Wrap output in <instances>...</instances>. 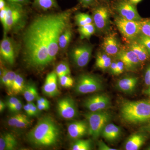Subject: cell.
<instances>
[{"instance_id":"6da1fadb","label":"cell","mask_w":150,"mask_h":150,"mask_svg":"<svg viewBox=\"0 0 150 150\" xmlns=\"http://www.w3.org/2000/svg\"><path fill=\"white\" fill-rule=\"evenodd\" d=\"M54 14L35 18L24 33L23 42L25 61L32 68L43 69L50 64L48 50Z\"/></svg>"},{"instance_id":"7a4b0ae2","label":"cell","mask_w":150,"mask_h":150,"mask_svg":"<svg viewBox=\"0 0 150 150\" xmlns=\"http://www.w3.org/2000/svg\"><path fill=\"white\" fill-rule=\"evenodd\" d=\"M61 137V129L55 120L48 115L39 119L27 135L29 143L37 147L54 146L58 144Z\"/></svg>"},{"instance_id":"3957f363","label":"cell","mask_w":150,"mask_h":150,"mask_svg":"<svg viewBox=\"0 0 150 150\" xmlns=\"http://www.w3.org/2000/svg\"><path fill=\"white\" fill-rule=\"evenodd\" d=\"M120 113L123 120L128 123L150 121V100L125 101L121 105Z\"/></svg>"},{"instance_id":"277c9868","label":"cell","mask_w":150,"mask_h":150,"mask_svg":"<svg viewBox=\"0 0 150 150\" xmlns=\"http://www.w3.org/2000/svg\"><path fill=\"white\" fill-rule=\"evenodd\" d=\"M71 14L70 11L54 13L50 29V43L48 46L50 64L54 61L58 54L59 48V37L65 30L69 27Z\"/></svg>"},{"instance_id":"5b68a950","label":"cell","mask_w":150,"mask_h":150,"mask_svg":"<svg viewBox=\"0 0 150 150\" xmlns=\"http://www.w3.org/2000/svg\"><path fill=\"white\" fill-rule=\"evenodd\" d=\"M6 7V18L3 26L4 34L23 27L26 19V15L22 5L7 2Z\"/></svg>"},{"instance_id":"8992f818","label":"cell","mask_w":150,"mask_h":150,"mask_svg":"<svg viewBox=\"0 0 150 150\" xmlns=\"http://www.w3.org/2000/svg\"><path fill=\"white\" fill-rule=\"evenodd\" d=\"M88 125V134L94 139H97L101 135L105 126L109 123L112 115L105 110L91 112L84 114Z\"/></svg>"},{"instance_id":"52a82bcc","label":"cell","mask_w":150,"mask_h":150,"mask_svg":"<svg viewBox=\"0 0 150 150\" xmlns=\"http://www.w3.org/2000/svg\"><path fill=\"white\" fill-rule=\"evenodd\" d=\"M103 85L102 81L95 75L83 74L77 80L74 90L79 94L93 93L102 90Z\"/></svg>"},{"instance_id":"ba28073f","label":"cell","mask_w":150,"mask_h":150,"mask_svg":"<svg viewBox=\"0 0 150 150\" xmlns=\"http://www.w3.org/2000/svg\"><path fill=\"white\" fill-rule=\"evenodd\" d=\"M114 23L123 37L129 40H136L141 34L139 21L129 20L117 16L115 17Z\"/></svg>"},{"instance_id":"9c48e42d","label":"cell","mask_w":150,"mask_h":150,"mask_svg":"<svg viewBox=\"0 0 150 150\" xmlns=\"http://www.w3.org/2000/svg\"><path fill=\"white\" fill-rule=\"evenodd\" d=\"M112 7L119 16L129 20L140 21L142 19L140 16L136 6L129 0H115Z\"/></svg>"},{"instance_id":"30bf717a","label":"cell","mask_w":150,"mask_h":150,"mask_svg":"<svg viewBox=\"0 0 150 150\" xmlns=\"http://www.w3.org/2000/svg\"><path fill=\"white\" fill-rule=\"evenodd\" d=\"M110 12L106 6H97L93 11V23L98 31L103 32L110 24Z\"/></svg>"},{"instance_id":"8fae6325","label":"cell","mask_w":150,"mask_h":150,"mask_svg":"<svg viewBox=\"0 0 150 150\" xmlns=\"http://www.w3.org/2000/svg\"><path fill=\"white\" fill-rule=\"evenodd\" d=\"M92 51V46L88 44L77 46L71 51V58L77 67L83 68L86 67L89 62Z\"/></svg>"},{"instance_id":"7c38bea8","label":"cell","mask_w":150,"mask_h":150,"mask_svg":"<svg viewBox=\"0 0 150 150\" xmlns=\"http://www.w3.org/2000/svg\"><path fill=\"white\" fill-rule=\"evenodd\" d=\"M83 105L89 111H100L110 107L111 100L109 97L105 94H97L87 98Z\"/></svg>"},{"instance_id":"4fadbf2b","label":"cell","mask_w":150,"mask_h":150,"mask_svg":"<svg viewBox=\"0 0 150 150\" xmlns=\"http://www.w3.org/2000/svg\"><path fill=\"white\" fill-rule=\"evenodd\" d=\"M57 110L58 114L62 118L68 120L76 118L78 114L76 103L69 97H65L58 100Z\"/></svg>"},{"instance_id":"5bb4252c","label":"cell","mask_w":150,"mask_h":150,"mask_svg":"<svg viewBox=\"0 0 150 150\" xmlns=\"http://www.w3.org/2000/svg\"><path fill=\"white\" fill-rule=\"evenodd\" d=\"M115 57L117 60L123 62L125 69L129 71H136L141 63L137 55L129 49L128 50L121 49Z\"/></svg>"},{"instance_id":"9a60e30c","label":"cell","mask_w":150,"mask_h":150,"mask_svg":"<svg viewBox=\"0 0 150 150\" xmlns=\"http://www.w3.org/2000/svg\"><path fill=\"white\" fill-rule=\"evenodd\" d=\"M0 54L8 64L13 65L15 59V46L12 40L4 34L0 45Z\"/></svg>"},{"instance_id":"2e32d148","label":"cell","mask_w":150,"mask_h":150,"mask_svg":"<svg viewBox=\"0 0 150 150\" xmlns=\"http://www.w3.org/2000/svg\"><path fill=\"white\" fill-rule=\"evenodd\" d=\"M88 125L86 120L74 121L67 127L68 136L74 140L81 139L88 134Z\"/></svg>"},{"instance_id":"e0dca14e","label":"cell","mask_w":150,"mask_h":150,"mask_svg":"<svg viewBox=\"0 0 150 150\" xmlns=\"http://www.w3.org/2000/svg\"><path fill=\"white\" fill-rule=\"evenodd\" d=\"M58 78L55 72H52L47 75L42 87V91L46 96L54 97L59 95L60 91L57 86Z\"/></svg>"},{"instance_id":"ac0fdd59","label":"cell","mask_w":150,"mask_h":150,"mask_svg":"<svg viewBox=\"0 0 150 150\" xmlns=\"http://www.w3.org/2000/svg\"><path fill=\"white\" fill-rule=\"evenodd\" d=\"M102 46L104 52L110 56H116L121 50L119 41L112 34L104 38Z\"/></svg>"},{"instance_id":"d6986e66","label":"cell","mask_w":150,"mask_h":150,"mask_svg":"<svg viewBox=\"0 0 150 150\" xmlns=\"http://www.w3.org/2000/svg\"><path fill=\"white\" fill-rule=\"evenodd\" d=\"M121 134V129L119 126L108 123L103 128L101 135L107 142H113L118 139Z\"/></svg>"},{"instance_id":"ffe728a7","label":"cell","mask_w":150,"mask_h":150,"mask_svg":"<svg viewBox=\"0 0 150 150\" xmlns=\"http://www.w3.org/2000/svg\"><path fill=\"white\" fill-rule=\"evenodd\" d=\"M138 81V78L136 77H126L117 82V87L119 90L125 93H132L136 88Z\"/></svg>"},{"instance_id":"44dd1931","label":"cell","mask_w":150,"mask_h":150,"mask_svg":"<svg viewBox=\"0 0 150 150\" xmlns=\"http://www.w3.org/2000/svg\"><path fill=\"white\" fill-rule=\"evenodd\" d=\"M146 137L143 134H135L126 140L124 147L126 150H138L144 144Z\"/></svg>"},{"instance_id":"7402d4cb","label":"cell","mask_w":150,"mask_h":150,"mask_svg":"<svg viewBox=\"0 0 150 150\" xmlns=\"http://www.w3.org/2000/svg\"><path fill=\"white\" fill-rule=\"evenodd\" d=\"M129 49L137 55L141 63L147 60L149 56L146 49L137 40H132L129 45Z\"/></svg>"},{"instance_id":"603a6c76","label":"cell","mask_w":150,"mask_h":150,"mask_svg":"<svg viewBox=\"0 0 150 150\" xmlns=\"http://www.w3.org/2000/svg\"><path fill=\"white\" fill-rule=\"evenodd\" d=\"M25 86V82L23 76L17 74L12 85L8 91V93L10 95H17L22 93Z\"/></svg>"},{"instance_id":"cb8c5ba5","label":"cell","mask_w":150,"mask_h":150,"mask_svg":"<svg viewBox=\"0 0 150 150\" xmlns=\"http://www.w3.org/2000/svg\"><path fill=\"white\" fill-rule=\"evenodd\" d=\"M22 93L25 99L28 102H33L38 96L37 88L35 84L32 82L25 84Z\"/></svg>"},{"instance_id":"d4e9b609","label":"cell","mask_w":150,"mask_h":150,"mask_svg":"<svg viewBox=\"0 0 150 150\" xmlns=\"http://www.w3.org/2000/svg\"><path fill=\"white\" fill-rule=\"evenodd\" d=\"M110 56L104 53H99L97 55L96 66L100 69L106 70L109 69L112 63Z\"/></svg>"},{"instance_id":"484cf974","label":"cell","mask_w":150,"mask_h":150,"mask_svg":"<svg viewBox=\"0 0 150 150\" xmlns=\"http://www.w3.org/2000/svg\"><path fill=\"white\" fill-rule=\"evenodd\" d=\"M96 29L94 23H92L79 26L78 31L80 35L81 39H83L90 38L95 33Z\"/></svg>"},{"instance_id":"4316f807","label":"cell","mask_w":150,"mask_h":150,"mask_svg":"<svg viewBox=\"0 0 150 150\" xmlns=\"http://www.w3.org/2000/svg\"><path fill=\"white\" fill-rule=\"evenodd\" d=\"M72 33V31L69 27L65 30L59 37V48L65 49L68 47L71 39Z\"/></svg>"},{"instance_id":"83f0119b","label":"cell","mask_w":150,"mask_h":150,"mask_svg":"<svg viewBox=\"0 0 150 150\" xmlns=\"http://www.w3.org/2000/svg\"><path fill=\"white\" fill-rule=\"evenodd\" d=\"M92 149V143L90 140L79 139L75 140L71 147L72 150H90Z\"/></svg>"},{"instance_id":"f1b7e54d","label":"cell","mask_w":150,"mask_h":150,"mask_svg":"<svg viewBox=\"0 0 150 150\" xmlns=\"http://www.w3.org/2000/svg\"><path fill=\"white\" fill-rule=\"evenodd\" d=\"M75 18L76 23L79 27L93 23L92 17L87 13H80L76 15Z\"/></svg>"},{"instance_id":"f546056e","label":"cell","mask_w":150,"mask_h":150,"mask_svg":"<svg viewBox=\"0 0 150 150\" xmlns=\"http://www.w3.org/2000/svg\"><path fill=\"white\" fill-rule=\"evenodd\" d=\"M34 2L38 8L43 10H47L57 6L56 0H34Z\"/></svg>"},{"instance_id":"4dcf8cb0","label":"cell","mask_w":150,"mask_h":150,"mask_svg":"<svg viewBox=\"0 0 150 150\" xmlns=\"http://www.w3.org/2000/svg\"><path fill=\"white\" fill-rule=\"evenodd\" d=\"M55 73H56L58 77L62 76L70 75L71 70L69 65L67 63L62 62L57 65L56 67Z\"/></svg>"},{"instance_id":"1f68e13d","label":"cell","mask_w":150,"mask_h":150,"mask_svg":"<svg viewBox=\"0 0 150 150\" xmlns=\"http://www.w3.org/2000/svg\"><path fill=\"white\" fill-rule=\"evenodd\" d=\"M4 134L7 142L6 150L15 149L18 145L17 141L15 137L10 133H5Z\"/></svg>"},{"instance_id":"d6a6232c","label":"cell","mask_w":150,"mask_h":150,"mask_svg":"<svg viewBox=\"0 0 150 150\" xmlns=\"http://www.w3.org/2000/svg\"><path fill=\"white\" fill-rule=\"evenodd\" d=\"M141 33L150 37V19H142L139 21Z\"/></svg>"},{"instance_id":"836d02e7","label":"cell","mask_w":150,"mask_h":150,"mask_svg":"<svg viewBox=\"0 0 150 150\" xmlns=\"http://www.w3.org/2000/svg\"><path fill=\"white\" fill-rule=\"evenodd\" d=\"M59 84L64 88H70L72 86L74 83V81L69 75L62 76L58 77Z\"/></svg>"},{"instance_id":"e575fe53","label":"cell","mask_w":150,"mask_h":150,"mask_svg":"<svg viewBox=\"0 0 150 150\" xmlns=\"http://www.w3.org/2000/svg\"><path fill=\"white\" fill-rule=\"evenodd\" d=\"M28 115L21 113H18L15 115L11 116L8 118L7 121V123L9 126L11 127H15L16 125L19 121H21L27 117Z\"/></svg>"},{"instance_id":"d590c367","label":"cell","mask_w":150,"mask_h":150,"mask_svg":"<svg viewBox=\"0 0 150 150\" xmlns=\"http://www.w3.org/2000/svg\"><path fill=\"white\" fill-rule=\"evenodd\" d=\"M136 40L144 45L150 56V37L141 33Z\"/></svg>"},{"instance_id":"8d00e7d4","label":"cell","mask_w":150,"mask_h":150,"mask_svg":"<svg viewBox=\"0 0 150 150\" xmlns=\"http://www.w3.org/2000/svg\"><path fill=\"white\" fill-rule=\"evenodd\" d=\"M3 70L7 79L8 83L7 89L8 91L12 85L17 74L13 71H10V70H6L5 69H4Z\"/></svg>"},{"instance_id":"74e56055","label":"cell","mask_w":150,"mask_h":150,"mask_svg":"<svg viewBox=\"0 0 150 150\" xmlns=\"http://www.w3.org/2000/svg\"><path fill=\"white\" fill-rule=\"evenodd\" d=\"M20 101H21V100L18 98L14 97H11L7 99L5 103L6 107L9 109L18 103Z\"/></svg>"},{"instance_id":"f35d334b","label":"cell","mask_w":150,"mask_h":150,"mask_svg":"<svg viewBox=\"0 0 150 150\" xmlns=\"http://www.w3.org/2000/svg\"><path fill=\"white\" fill-rule=\"evenodd\" d=\"M31 110L32 117H35L39 115L40 110L38 108L37 105H35L33 102H28Z\"/></svg>"},{"instance_id":"ab89813d","label":"cell","mask_w":150,"mask_h":150,"mask_svg":"<svg viewBox=\"0 0 150 150\" xmlns=\"http://www.w3.org/2000/svg\"><path fill=\"white\" fill-rule=\"evenodd\" d=\"M117 62V70H116V75L121 74L124 71L125 69V65L122 61L118 60Z\"/></svg>"},{"instance_id":"60d3db41","label":"cell","mask_w":150,"mask_h":150,"mask_svg":"<svg viewBox=\"0 0 150 150\" xmlns=\"http://www.w3.org/2000/svg\"><path fill=\"white\" fill-rule=\"evenodd\" d=\"M7 6V5H6ZM0 10V20L3 26L5 23L7 16V7Z\"/></svg>"},{"instance_id":"b9f144b4","label":"cell","mask_w":150,"mask_h":150,"mask_svg":"<svg viewBox=\"0 0 150 150\" xmlns=\"http://www.w3.org/2000/svg\"><path fill=\"white\" fill-rule=\"evenodd\" d=\"M98 149L100 150H117L116 149L110 147L102 141H99L98 144Z\"/></svg>"},{"instance_id":"7bdbcfd3","label":"cell","mask_w":150,"mask_h":150,"mask_svg":"<svg viewBox=\"0 0 150 150\" xmlns=\"http://www.w3.org/2000/svg\"><path fill=\"white\" fill-rule=\"evenodd\" d=\"M6 140L4 134H1L0 137V150H6Z\"/></svg>"},{"instance_id":"ee69618b","label":"cell","mask_w":150,"mask_h":150,"mask_svg":"<svg viewBox=\"0 0 150 150\" xmlns=\"http://www.w3.org/2000/svg\"><path fill=\"white\" fill-rule=\"evenodd\" d=\"M23 107V104L21 101H20L18 103H17L15 105H14L12 107L9 108V110L12 112H17L20 111Z\"/></svg>"},{"instance_id":"f6af8a7d","label":"cell","mask_w":150,"mask_h":150,"mask_svg":"<svg viewBox=\"0 0 150 150\" xmlns=\"http://www.w3.org/2000/svg\"><path fill=\"white\" fill-rule=\"evenodd\" d=\"M96 1V0H79L81 4L85 7L89 6L93 4Z\"/></svg>"},{"instance_id":"bcb514c9","label":"cell","mask_w":150,"mask_h":150,"mask_svg":"<svg viewBox=\"0 0 150 150\" xmlns=\"http://www.w3.org/2000/svg\"><path fill=\"white\" fill-rule=\"evenodd\" d=\"M144 80L146 84L150 86V67L148 68L145 74Z\"/></svg>"},{"instance_id":"7dc6e473","label":"cell","mask_w":150,"mask_h":150,"mask_svg":"<svg viewBox=\"0 0 150 150\" xmlns=\"http://www.w3.org/2000/svg\"><path fill=\"white\" fill-rule=\"evenodd\" d=\"M6 1L8 3L19 4L22 5L28 4L29 1V0H6Z\"/></svg>"},{"instance_id":"c3c4849f","label":"cell","mask_w":150,"mask_h":150,"mask_svg":"<svg viewBox=\"0 0 150 150\" xmlns=\"http://www.w3.org/2000/svg\"><path fill=\"white\" fill-rule=\"evenodd\" d=\"M110 73L113 75H116L117 70V62H112L109 67Z\"/></svg>"},{"instance_id":"681fc988","label":"cell","mask_w":150,"mask_h":150,"mask_svg":"<svg viewBox=\"0 0 150 150\" xmlns=\"http://www.w3.org/2000/svg\"><path fill=\"white\" fill-rule=\"evenodd\" d=\"M38 108L39 110H48L50 108V104L43 103L41 104L37 105Z\"/></svg>"},{"instance_id":"f907efd6","label":"cell","mask_w":150,"mask_h":150,"mask_svg":"<svg viewBox=\"0 0 150 150\" xmlns=\"http://www.w3.org/2000/svg\"><path fill=\"white\" fill-rule=\"evenodd\" d=\"M23 108L28 116H29V117H32L31 110H30V108L28 103L25 105L24 106H23Z\"/></svg>"},{"instance_id":"816d5d0a","label":"cell","mask_w":150,"mask_h":150,"mask_svg":"<svg viewBox=\"0 0 150 150\" xmlns=\"http://www.w3.org/2000/svg\"><path fill=\"white\" fill-rule=\"evenodd\" d=\"M141 129L142 131L150 133V121L149 123H148L146 126H143V127L141 128Z\"/></svg>"},{"instance_id":"f5cc1de1","label":"cell","mask_w":150,"mask_h":150,"mask_svg":"<svg viewBox=\"0 0 150 150\" xmlns=\"http://www.w3.org/2000/svg\"><path fill=\"white\" fill-rule=\"evenodd\" d=\"M7 4V2L6 0H0V10L4 8Z\"/></svg>"},{"instance_id":"db71d44e","label":"cell","mask_w":150,"mask_h":150,"mask_svg":"<svg viewBox=\"0 0 150 150\" xmlns=\"http://www.w3.org/2000/svg\"><path fill=\"white\" fill-rule=\"evenodd\" d=\"M6 107V103H4L3 100H0V112H2L5 109Z\"/></svg>"},{"instance_id":"11a10c76","label":"cell","mask_w":150,"mask_h":150,"mask_svg":"<svg viewBox=\"0 0 150 150\" xmlns=\"http://www.w3.org/2000/svg\"><path fill=\"white\" fill-rule=\"evenodd\" d=\"M38 97H39V98H40V100H41V101H42L43 103H46V104H50V103H49V101L47 100L46 98H44L41 97L40 96H38Z\"/></svg>"},{"instance_id":"9f6ffc18","label":"cell","mask_w":150,"mask_h":150,"mask_svg":"<svg viewBox=\"0 0 150 150\" xmlns=\"http://www.w3.org/2000/svg\"><path fill=\"white\" fill-rule=\"evenodd\" d=\"M129 1L131 4L136 6L137 4H139L140 2L142 1V0H129Z\"/></svg>"},{"instance_id":"6f0895ef","label":"cell","mask_w":150,"mask_h":150,"mask_svg":"<svg viewBox=\"0 0 150 150\" xmlns=\"http://www.w3.org/2000/svg\"><path fill=\"white\" fill-rule=\"evenodd\" d=\"M145 93L146 94L150 97V86H149V87L145 91Z\"/></svg>"},{"instance_id":"680465c9","label":"cell","mask_w":150,"mask_h":150,"mask_svg":"<svg viewBox=\"0 0 150 150\" xmlns=\"http://www.w3.org/2000/svg\"><path fill=\"white\" fill-rule=\"evenodd\" d=\"M147 150H150V146L146 149Z\"/></svg>"}]
</instances>
